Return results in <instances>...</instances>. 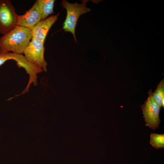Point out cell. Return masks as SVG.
Returning <instances> with one entry per match:
<instances>
[{"label":"cell","mask_w":164,"mask_h":164,"mask_svg":"<svg viewBox=\"0 0 164 164\" xmlns=\"http://www.w3.org/2000/svg\"><path fill=\"white\" fill-rule=\"evenodd\" d=\"M41 19V12L37 0L31 8L24 14L18 15L17 26L26 27L31 30Z\"/></svg>","instance_id":"6"},{"label":"cell","mask_w":164,"mask_h":164,"mask_svg":"<svg viewBox=\"0 0 164 164\" xmlns=\"http://www.w3.org/2000/svg\"><path fill=\"white\" fill-rule=\"evenodd\" d=\"M88 0H83L81 4L71 3L63 0L61 5L67 11V16L63 24V29L65 32H69L73 36L75 42L77 39L75 35V29L77 22L80 16L90 11L86 5Z\"/></svg>","instance_id":"2"},{"label":"cell","mask_w":164,"mask_h":164,"mask_svg":"<svg viewBox=\"0 0 164 164\" xmlns=\"http://www.w3.org/2000/svg\"><path fill=\"white\" fill-rule=\"evenodd\" d=\"M44 43L32 37L23 54L29 62L46 72L47 64L44 58Z\"/></svg>","instance_id":"3"},{"label":"cell","mask_w":164,"mask_h":164,"mask_svg":"<svg viewBox=\"0 0 164 164\" xmlns=\"http://www.w3.org/2000/svg\"><path fill=\"white\" fill-rule=\"evenodd\" d=\"M18 15L11 1L0 0V33L4 34L17 26Z\"/></svg>","instance_id":"4"},{"label":"cell","mask_w":164,"mask_h":164,"mask_svg":"<svg viewBox=\"0 0 164 164\" xmlns=\"http://www.w3.org/2000/svg\"><path fill=\"white\" fill-rule=\"evenodd\" d=\"M153 98L156 103L161 108H164V79L162 80L158 84L156 89L152 92Z\"/></svg>","instance_id":"9"},{"label":"cell","mask_w":164,"mask_h":164,"mask_svg":"<svg viewBox=\"0 0 164 164\" xmlns=\"http://www.w3.org/2000/svg\"><path fill=\"white\" fill-rule=\"evenodd\" d=\"M57 18V15H52L41 20L31 30L32 37L44 43L49 29Z\"/></svg>","instance_id":"7"},{"label":"cell","mask_w":164,"mask_h":164,"mask_svg":"<svg viewBox=\"0 0 164 164\" xmlns=\"http://www.w3.org/2000/svg\"><path fill=\"white\" fill-rule=\"evenodd\" d=\"M32 37L30 29L16 26L0 37V52L23 54Z\"/></svg>","instance_id":"1"},{"label":"cell","mask_w":164,"mask_h":164,"mask_svg":"<svg viewBox=\"0 0 164 164\" xmlns=\"http://www.w3.org/2000/svg\"><path fill=\"white\" fill-rule=\"evenodd\" d=\"M148 94L147 99L141 108L146 123L145 125L155 130L159 127L160 124L159 114L161 108L154 101L151 89L149 91Z\"/></svg>","instance_id":"5"},{"label":"cell","mask_w":164,"mask_h":164,"mask_svg":"<svg viewBox=\"0 0 164 164\" xmlns=\"http://www.w3.org/2000/svg\"><path fill=\"white\" fill-rule=\"evenodd\" d=\"M41 10L42 19H44L53 13L54 0H37Z\"/></svg>","instance_id":"8"},{"label":"cell","mask_w":164,"mask_h":164,"mask_svg":"<svg viewBox=\"0 0 164 164\" xmlns=\"http://www.w3.org/2000/svg\"><path fill=\"white\" fill-rule=\"evenodd\" d=\"M150 144L156 149L164 148V134H150Z\"/></svg>","instance_id":"10"},{"label":"cell","mask_w":164,"mask_h":164,"mask_svg":"<svg viewBox=\"0 0 164 164\" xmlns=\"http://www.w3.org/2000/svg\"><path fill=\"white\" fill-rule=\"evenodd\" d=\"M12 52H0V67L8 60H12Z\"/></svg>","instance_id":"11"}]
</instances>
